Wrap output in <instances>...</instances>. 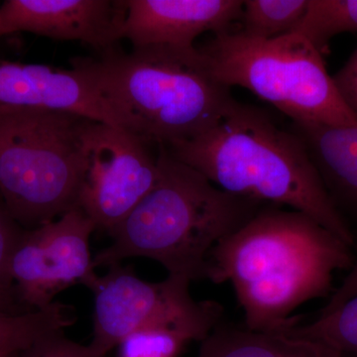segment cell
<instances>
[{
	"instance_id": "cell-1",
	"label": "cell",
	"mask_w": 357,
	"mask_h": 357,
	"mask_svg": "<svg viewBox=\"0 0 357 357\" xmlns=\"http://www.w3.org/2000/svg\"><path fill=\"white\" fill-rule=\"evenodd\" d=\"M351 248L306 213L267 204L211 251L206 279L231 282L246 328L282 333L298 325L295 310L352 267Z\"/></svg>"
},
{
	"instance_id": "cell-2",
	"label": "cell",
	"mask_w": 357,
	"mask_h": 357,
	"mask_svg": "<svg viewBox=\"0 0 357 357\" xmlns=\"http://www.w3.org/2000/svg\"><path fill=\"white\" fill-rule=\"evenodd\" d=\"M163 146L223 191L306 213L354 246L351 227L328 196L306 145L265 110L237 102L206 132Z\"/></svg>"
},
{
	"instance_id": "cell-3",
	"label": "cell",
	"mask_w": 357,
	"mask_h": 357,
	"mask_svg": "<svg viewBox=\"0 0 357 357\" xmlns=\"http://www.w3.org/2000/svg\"><path fill=\"white\" fill-rule=\"evenodd\" d=\"M70 65L88 79L121 128L154 145L192 139L222 121L237 100L197 47L112 49Z\"/></svg>"
},
{
	"instance_id": "cell-4",
	"label": "cell",
	"mask_w": 357,
	"mask_h": 357,
	"mask_svg": "<svg viewBox=\"0 0 357 357\" xmlns=\"http://www.w3.org/2000/svg\"><path fill=\"white\" fill-rule=\"evenodd\" d=\"M158 180L93 258V267L144 257L169 275L206 279L213 248L268 204L223 191L158 145Z\"/></svg>"
},
{
	"instance_id": "cell-5",
	"label": "cell",
	"mask_w": 357,
	"mask_h": 357,
	"mask_svg": "<svg viewBox=\"0 0 357 357\" xmlns=\"http://www.w3.org/2000/svg\"><path fill=\"white\" fill-rule=\"evenodd\" d=\"M88 121L61 110L0 105V197L23 229L79 208Z\"/></svg>"
},
{
	"instance_id": "cell-6",
	"label": "cell",
	"mask_w": 357,
	"mask_h": 357,
	"mask_svg": "<svg viewBox=\"0 0 357 357\" xmlns=\"http://www.w3.org/2000/svg\"><path fill=\"white\" fill-rule=\"evenodd\" d=\"M199 50L220 83L248 89L294 123L357 124L324 56L298 33L263 40L229 30L213 35Z\"/></svg>"
},
{
	"instance_id": "cell-7",
	"label": "cell",
	"mask_w": 357,
	"mask_h": 357,
	"mask_svg": "<svg viewBox=\"0 0 357 357\" xmlns=\"http://www.w3.org/2000/svg\"><path fill=\"white\" fill-rule=\"evenodd\" d=\"M191 282L169 275L150 283L119 264L110 267L93 290V337L89 347L96 356L105 357L131 333L154 326L202 342L220 325L223 309L213 301L195 300Z\"/></svg>"
},
{
	"instance_id": "cell-8",
	"label": "cell",
	"mask_w": 357,
	"mask_h": 357,
	"mask_svg": "<svg viewBox=\"0 0 357 357\" xmlns=\"http://www.w3.org/2000/svg\"><path fill=\"white\" fill-rule=\"evenodd\" d=\"M151 143L124 129L89 119L82 133L83 178L79 208L109 236L151 192L158 162Z\"/></svg>"
},
{
	"instance_id": "cell-9",
	"label": "cell",
	"mask_w": 357,
	"mask_h": 357,
	"mask_svg": "<svg viewBox=\"0 0 357 357\" xmlns=\"http://www.w3.org/2000/svg\"><path fill=\"white\" fill-rule=\"evenodd\" d=\"M95 223L79 208L33 229H25L14 249L9 275L23 305L31 311L55 302L59 293L83 284L95 290L96 273L89 251Z\"/></svg>"
},
{
	"instance_id": "cell-10",
	"label": "cell",
	"mask_w": 357,
	"mask_h": 357,
	"mask_svg": "<svg viewBox=\"0 0 357 357\" xmlns=\"http://www.w3.org/2000/svg\"><path fill=\"white\" fill-rule=\"evenodd\" d=\"M126 11V0H6L0 4V37L29 32L103 53L122 39Z\"/></svg>"
},
{
	"instance_id": "cell-11",
	"label": "cell",
	"mask_w": 357,
	"mask_h": 357,
	"mask_svg": "<svg viewBox=\"0 0 357 357\" xmlns=\"http://www.w3.org/2000/svg\"><path fill=\"white\" fill-rule=\"evenodd\" d=\"M122 39L133 48L189 49L206 32L231 30L243 13L241 0H126Z\"/></svg>"
},
{
	"instance_id": "cell-12",
	"label": "cell",
	"mask_w": 357,
	"mask_h": 357,
	"mask_svg": "<svg viewBox=\"0 0 357 357\" xmlns=\"http://www.w3.org/2000/svg\"><path fill=\"white\" fill-rule=\"evenodd\" d=\"M0 105L72 112L121 128L96 89L74 68L0 59Z\"/></svg>"
},
{
	"instance_id": "cell-13",
	"label": "cell",
	"mask_w": 357,
	"mask_h": 357,
	"mask_svg": "<svg viewBox=\"0 0 357 357\" xmlns=\"http://www.w3.org/2000/svg\"><path fill=\"white\" fill-rule=\"evenodd\" d=\"M292 130L306 145L337 211L344 206L357 213V124L333 126L292 122Z\"/></svg>"
},
{
	"instance_id": "cell-14",
	"label": "cell",
	"mask_w": 357,
	"mask_h": 357,
	"mask_svg": "<svg viewBox=\"0 0 357 357\" xmlns=\"http://www.w3.org/2000/svg\"><path fill=\"white\" fill-rule=\"evenodd\" d=\"M198 357H342L312 340L281 333L215 326L204 340Z\"/></svg>"
},
{
	"instance_id": "cell-15",
	"label": "cell",
	"mask_w": 357,
	"mask_h": 357,
	"mask_svg": "<svg viewBox=\"0 0 357 357\" xmlns=\"http://www.w3.org/2000/svg\"><path fill=\"white\" fill-rule=\"evenodd\" d=\"M76 321L72 307L53 302L23 314H0V354H14L52 333L63 332Z\"/></svg>"
},
{
	"instance_id": "cell-16",
	"label": "cell",
	"mask_w": 357,
	"mask_h": 357,
	"mask_svg": "<svg viewBox=\"0 0 357 357\" xmlns=\"http://www.w3.org/2000/svg\"><path fill=\"white\" fill-rule=\"evenodd\" d=\"M307 4L309 0H246L237 31L263 40L290 34L304 18Z\"/></svg>"
},
{
	"instance_id": "cell-17",
	"label": "cell",
	"mask_w": 357,
	"mask_h": 357,
	"mask_svg": "<svg viewBox=\"0 0 357 357\" xmlns=\"http://www.w3.org/2000/svg\"><path fill=\"white\" fill-rule=\"evenodd\" d=\"M294 32L325 55L333 37L357 33V0H309L304 18Z\"/></svg>"
},
{
	"instance_id": "cell-18",
	"label": "cell",
	"mask_w": 357,
	"mask_h": 357,
	"mask_svg": "<svg viewBox=\"0 0 357 357\" xmlns=\"http://www.w3.org/2000/svg\"><path fill=\"white\" fill-rule=\"evenodd\" d=\"M319 342L340 354L357 356V295L309 325H297L282 333Z\"/></svg>"
},
{
	"instance_id": "cell-19",
	"label": "cell",
	"mask_w": 357,
	"mask_h": 357,
	"mask_svg": "<svg viewBox=\"0 0 357 357\" xmlns=\"http://www.w3.org/2000/svg\"><path fill=\"white\" fill-rule=\"evenodd\" d=\"M184 333L168 328H145L122 340L121 357H177L191 342Z\"/></svg>"
},
{
	"instance_id": "cell-20",
	"label": "cell",
	"mask_w": 357,
	"mask_h": 357,
	"mask_svg": "<svg viewBox=\"0 0 357 357\" xmlns=\"http://www.w3.org/2000/svg\"><path fill=\"white\" fill-rule=\"evenodd\" d=\"M25 229L14 220L0 197V293L16 294L9 275L11 256Z\"/></svg>"
},
{
	"instance_id": "cell-21",
	"label": "cell",
	"mask_w": 357,
	"mask_h": 357,
	"mask_svg": "<svg viewBox=\"0 0 357 357\" xmlns=\"http://www.w3.org/2000/svg\"><path fill=\"white\" fill-rule=\"evenodd\" d=\"M42 357H98L89 345L73 342L66 337L64 331L52 333L39 342Z\"/></svg>"
},
{
	"instance_id": "cell-22",
	"label": "cell",
	"mask_w": 357,
	"mask_h": 357,
	"mask_svg": "<svg viewBox=\"0 0 357 357\" xmlns=\"http://www.w3.org/2000/svg\"><path fill=\"white\" fill-rule=\"evenodd\" d=\"M333 79L345 105L357 116V48Z\"/></svg>"
},
{
	"instance_id": "cell-23",
	"label": "cell",
	"mask_w": 357,
	"mask_h": 357,
	"mask_svg": "<svg viewBox=\"0 0 357 357\" xmlns=\"http://www.w3.org/2000/svg\"><path fill=\"white\" fill-rule=\"evenodd\" d=\"M356 295H357V260L352 265L351 272L342 282L340 287L333 293L328 304L321 310L319 316H324V314L337 309L338 307L342 306L344 303L351 299Z\"/></svg>"
},
{
	"instance_id": "cell-24",
	"label": "cell",
	"mask_w": 357,
	"mask_h": 357,
	"mask_svg": "<svg viewBox=\"0 0 357 357\" xmlns=\"http://www.w3.org/2000/svg\"><path fill=\"white\" fill-rule=\"evenodd\" d=\"M32 312L21 303L16 294L0 293V314H16Z\"/></svg>"
},
{
	"instance_id": "cell-25",
	"label": "cell",
	"mask_w": 357,
	"mask_h": 357,
	"mask_svg": "<svg viewBox=\"0 0 357 357\" xmlns=\"http://www.w3.org/2000/svg\"><path fill=\"white\" fill-rule=\"evenodd\" d=\"M39 342L33 344L32 347H28V349L16 352L11 357H42L41 351H40Z\"/></svg>"
},
{
	"instance_id": "cell-26",
	"label": "cell",
	"mask_w": 357,
	"mask_h": 357,
	"mask_svg": "<svg viewBox=\"0 0 357 357\" xmlns=\"http://www.w3.org/2000/svg\"><path fill=\"white\" fill-rule=\"evenodd\" d=\"M13 354H0V357H11Z\"/></svg>"
}]
</instances>
